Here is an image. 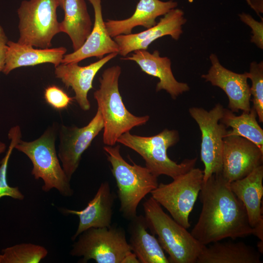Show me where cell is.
<instances>
[{
	"instance_id": "cell-18",
	"label": "cell",
	"mask_w": 263,
	"mask_h": 263,
	"mask_svg": "<svg viewBox=\"0 0 263 263\" xmlns=\"http://www.w3.org/2000/svg\"><path fill=\"white\" fill-rule=\"evenodd\" d=\"M114 198L109 182L105 181L101 184L94 197L83 209H63V213L79 217L78 227L72 240L75 241L81 233L92 227H111Z\"/></svg>"
},
{
	"instance_id": "cell-17",
	"label": "cell",
	"mask_w": 263,
	"mask_h": 263,
	"mask_svg": "<svg viewBox=\"0 0 263 263\" xmlns=\"http://www.w3.org/2000/svg\"><path fill=\"white\" fill-rule=\"evenodd\" d=\"M133 52L131 56L121 59L135 62L143 72L157 77L159 81L156 85V92L165 90L172 98L175 99L189 90L188 84L177 81L171 70L170 60L168 57L161 56L158 51L150 53L147 50H138Z\"/></svg>"
},
{
	"instance_id": "cell-12",
	"label": "cell",
	"mask_w": 263,
	"mask_h": 263,
	"mask_svg": "<svg viewBox=\"0 0 263 263\" xmlns=\"http://www.w3.org/2000/svg\"><path fill=\"white\" fill-rule=\"evenodd\" d=\"M263 161V151L253 142L237 135L225 137L221 174L228 182L246 176Z\"/></svg>"
},
{
	"instance_id": "cell-25",
	"label": "cell",
	"mask_w": 263,
	"mask_h": 263,
	"mask_svg": "<svg viewBox=\"0 0 263 263\" xmlns=\"http://www.w3.org/2000/svg\"><path fill=\"white\" fill-rule=\"evenodd\" d=\"M255 109L251 108L249 112H243L240 115H235L229 109L224 108L220 122L226 128L225 136L237 135L245 138L255 143L263 151V130L257 120Z\"/></svg>"
},
{
	"instance_id": "cell-19",
	"label": "cell",
	"mask_w": 263,
	"mask_h": 263,
	"mask_svg": "<svg viewBox=\"0 0 263 263\" xmlns=\"http://www.w3.org/2000/svg\"><path fill=\"white\" fill-rule=\"evenodd\" d=\"M177 5V3L173 0H139L131 17L122 20L107 19L105 26L112 38L121 35H129L136 26L148 29L154 26L158 17L165 15Z\"/></svg>"
},
{
	"instance_id": "cell-31",
	"label": "cell",
	"mask_w": 263,
	"mask_h": 263,
	"mask_svg": "<svg viewBox=\"0 0 263 263\" xmlns=\"http://www.w3.org/2000/svg\"><path fill=\"white\" fill-rule=\"evenodd\" d=\"M8 41V38L4 29L0 25V72H2L4 67Z\"/></svg>"
},
{
	"instance_id": "cell-4",
	"label": "cell",
	"mask_w": 263,
	"mask_h": 263,
	"mask_svg": "<svg viewBox=\"0 0 263 263\" xmlns=\"http://www.w3.org/2000/svg\"><path fill=\"white\" fill-rule=\"evenodd\" d=\"M103 149L116 182L119 211L131 220L136 216L137 208L142 200L157 187V177L146 167L127 162L121 155L119 145L105 146Z\"/></svg>"
},
{
	"instance_id": "cell-5",
	"label": "cell",
	"mask_w": 263,
	"mask_h": 263,
	"mask_svg": "<svg viewBox=\"0 0 263 263\" xmlns=\"http://www.w3.org/2000/svg\"><path fill=\"white\" fill-rule=\"evenodd\" d=\"M58 127L54 124L49 126L38 138L32 141L20 140L15 149L24 153L33 165L32 174L36 180L43 181L42 189L45 192L57 189L65 197L71 196L73 190L70 180L60 164L55 141Z\"/></svg>"
},
{
	"instance_id": "cell-11",
	"label": "cell",
	"mask_w": 263,
	"mask_h": 263,
	"mask_svg": "<svg viewBox=\"0 0 263 263\" xmlns=\"http://www.w3.org/2000/svg\"><path fill=\"white\" fill-rule=\"evenodd\" d=\"M103 127V118L97 109L94 117L84 127L61 125L58 128L59 143L57 155L70 181L78 167L83 153Z\"/></svg>"
},
{
	"instance_id": "cell-6",
	"label": "cell",
	"mask_w": 263,
	"mask_h": 263,
	"mask_svg": "<svg viewBox=\"0 0 263 263\" xmlns=\"http://www.w3.org/2000/svg\"><path fill=\"white\" fill-rule=\"evenodd\" d=\"M179 140L178 131L165 129L151 136L134 135L128 132L121 135L117 142L142 156L146 167L155 176L165 175L174 179L195 168L197 161V158L186 159L178 164L169 157L168 149Z\"/></svg>"
},
{
	"instance_id": "cell-27",
	"label": "cell",
	"mask_w": 263,
	"mask_h": 263,
	"mask_svg": "<svg viewBox=\"0 0 263 263\" xmlns=\"http://www.w3.org/2000/svg\"><path fill=\"white\" fill-rule=\"evenodd\" d=\"M8 135L10 140V145L5 156L0 162V199L4 196H8L22 200L24 196L19 188L9 186L7 181V165L10 157L16 145L21 140V132L19 126H16L11 128Z\"/></svg>"
},
{
	"instance_id": "cell-9",
	"label": "cell",
	"mask_w": 263,
	"mask_h": 263,
	"mask_svg": "<svg viewBox=\"0 0 263 263\" xmlns=\"http://www.w3.org/2000/svg\"><path fill=\"white\" fill-rule=\"evenodd\" d=\"M203 178V170L194 168L169 183L158 184L150 192L151 197L176 222L188 229L190 226L189 215L202 188Z\"/></svg>"
},
{
	"instance_id": "cell-32",
	"label": "cell",
	"mask_w": 263,
	"mask_h": 263,
	"mask_svg": "<svg viewBox=\"0 0 263 263\" xmlns=\"http://www.w3.org/2000/svg\"><path fill=\"white\" fill-rule=\"evenodd\" d=\"M121 263H140L135 254L129 251L124 257Z\"/></svg>"
},
{
	"instance_id": "cell-33",
	"label": "cell",
	"mask_w": 263,
	"mask_h": 263,
	"mask_svg": "<svg viewBox=\"0 0 263 263\" xmlns=\"http://www.w3.org/2000/svg\"><path fill=\"white\" fill-rule=\"evenodd\" d=\"M253 228L254 229V235L263 241V222L259 223Z\"/></svg>"
},
{
	"instance_id": "cell-2",
	"label": "cell",
	"mask_w": 263,
	"mask_h": 263,
	"mask_svg": "<svg viewBox=\"0 0 263 263\" xmlns=\"http://www.w3.org/2000/svg\"><path fill=\"white\" fill-rule=\"evenodd\" d=\"M121 73L118 65L106 69L99 78V87L94 93L103 120V141L107 146L115 145L121 135L145 124L150 118L149 115H134L126 108L118 87Z\"/></svg>"
},
{
	"instance_id": "cell-26",
	"label": "cell",
	"mask_w": 263,
	"mask_h": 263,
	"mask_svg": "<svg viewBox=\"0 0 263 263\" xmlns=\"http://www.w3.org/2000/svg\"><path fill=\"white\" fill-rule=\"evenodd\" d=\"M47 254L48 251L42 246L23 243L3 249L0 263H38Z\"/></svg>"
},
{
	"instance_id": "cell-1",
	"label": "cell",
	"mask_w": 263,
	"mask_h": 263,
	"mask_svg": "<svg viewBox=\"0 0 263 263\" xmlns=\"http://www.w3.org/2000/svg\"><path fill=\"white\" fill-rule=\"evenodd\" d=\"M229 183L221 173L213 174L203 184L199 193L202 209L190 233L204 245L254 234L246 209Z\"/></svg>"
},
{
	"instance_id": "cell-35",
	"label": "cell",
	"mask_w": 263,
	"mask_h": 263,
	"mask_svg": "<svg viewBox=\"0 0 263 263\" xmlns=\"http://www.w3.org/2000/svg\"><path fill=\"white\" fill-rule=\"evenodd\" d=\"M258 249H259V252L260 253H263V241H260L258 244Z\"/></svg>"
},
{
	"instance_id": "cell-34",
	"label": "cell",
	"mask_w": 263,
	"mask_h": 263,
	"mask_svg": "<svg viewBox=\"0 0 263 263\" xmlns=\"http://www.w3.org/2000/svg\"><path fill=\"white\" fill-rule=\"evenodd\" d=\"M6 147L5 144L0 141V154L5 151Z\"/></svg>"
},
{
	"instance_id": "cell-36",
	"label": "cell",
	"mask_w": 263,
	"mask_h": 263,
	"mask_svg": "<svg viewBox=\"0 0 263 263\" xmlns=\"http://www.w3.org/2000/svg\"><path fill=\"white\" fill-rule=\"evenodd\" d=\"M59 4V7H60L61 8H62L63 6V0H58Z\"/></svg>"
},
{
	"instance_id": "cell-22",
	"label": "cell",
	"mask_w": 263,
	"mask_h": 263,
	"mask_svg": "<svg viewBox=\"0 0 263 263\" xmlns=\"http://www.w3.org/2000/svg\"><path fill=\"white\" fill-rule=\"evenodd\" d=\"M145 216L139 215L131 220L129 244L140 263H169L168 258L158 240L148 231Z\"/></svg>"
},
{
	"instance_id": "cell-3",
	"label": "cell",
	"mask_w": 263,
	"mask_h": 263,
	"mask_svg": "<svg viewBox=\"0 0 263 263\" xmlns=\"http://www.w3.org/2000/svg\"><path fill=\"white\" fill-rule=\"evenodd\" d=\"M148 227L169 255L171 263H196L206 245H203L172 218L151 196L143 204Z\"/></svg>"
},
{
	"instance_id": "cell-10",
	"label": "cell",
	"mask_w": 263,
	"mask_h": 263,
	"mask_svg": "<svg viewBox=\"0 0 263 263\" xmlns=\"http://www.w3.org/2000/svg\"><path fill=\"white\" fill-rule=\"evenodd\" d=\"M224 110L220 103L209 111L200 107H191L188 110L201 132L200 155L205 166L203 183L213 174L222 171L224 139L227 131L220 122Z\"/></svg>"
},
{
	"instance_id": "cell-21",
	"label": "cell",
	"mask_w": 263,
	"mask_h": 263,
	"mask_svg": "<svg viewBox=\"0 0 263 263\" xmlns=\"http://www.w3.org/2000/svg\"><path fill=\"white\" fill-rule=\"evenodd\" d=\"M263 180V166L261 165L244 178L229 183L233 192L243 203L249 223L253 228L263 222L261 207Z\"/></svg>"
},
{
	"instance_id": "cell-8",
	"label": "cell",
	"mask_w": 263,
	"mask_h": 263,
	"mask_svg": "<svg viewBox=\"0 0 263 263\" xmlns=\"http://www.w3.org/2000/svg\"><path fill=\"white\" fill-rule=\"evenodd\" d=\"M78 236L70 254L82 257L81 263L92 259L97 263H121L131 251L125 231L120 227H92Z\"/></svg>"
},
{
	"instance_id": "cell-15",
	"label": "cell",
	"mask_w": 263,
	"mask_h": 263,
	"mask_svg": "<svg viewBox=\"0 0 263 263\" xmlns=\"http://www.w3.org/2000/svg\"><path fill=\"white\" fill-rule=\"evenodd\" d=\"M117 55L116 53H111L85 66H80L78 63H60L55 67V75L67 88H72L75 94L74 98L80 108L84 111H88L91 105L88 94L93 88V82L95 75L104 65Z\"/></svg>"
},
{
	"instance_id": "cell-13",
	"label": "cell",
	"mask_w": 263,
	"mask_h": 263,
	"mask_svg": "<svg viewBox=\"0 0 263 263\" xmlns=\"http://www.w3.org/2000/svg\"><path fill=\"white\" fill-rule=\"evenodd\" d=\"M211 66L207 74L202 77L213 86L222 89L228 98V107L233 113L240 110L249 112L251 109L250 87L247 83V72L238 74L223 67L217 56L211 54Z\"/></svg>"
},
{
	"instance_id": "cell-16",
	"label": "cell",
	"mask_w": 263,
	"mask_h": 263,
	"mask_svg": "<svg viewBox=\"0 0 263 263\" xmlns=\"http://www.w3.org/2000/svg\"><path fill=\"white\" fill-rule=\"evenodd\" d=\"M88 0L92 5L94 13L92 31L83 45L78 50L65 54L61 63H78L91 57L100 59L111 53L118 54V46L109 35L103 19L101 0Z\"/></svg>"
},
{
	"instance_id": "cell-20",
	"label": "cell",
	"mask_w": 263,
	"mask_h": 263,
	"mask_svg": "<svg viewBox=\"0 0 263 263\" xmlns=\"http://www.w3.org/2000/svg\"><path fill=\"white\" fill-rule=\"evenodd\" d=\"M5 65L2 72L8 75L12 70L24 66L50 63L56 67L61 63L66 48L36 49L33 46L8 40Z\"/></svg>"
},
{
	"instance_id": "cell-28",
	"label": "cell",
	"mask_w": 263,
	"mask_h": 263,
	"mask_svg": "<svg viewBox=\"0 0 263 263\" xmlns=\"http://www.w3.org/2000/svg\"><path fill=\"white\" fill-rule=\"evenodd\" d=\"M248 78L250 79L252 86L250 87L251 95L253 99V107L257 113L259 121L263 122V62L253 61L250 65L249 72H247Z\"/></svg>"
},
{
	"instance_id": "cell-29",
	"label": "cell",
	"mask_w": 263,
	"mask_h": 263,
	"mask_svg": "<svg viewBox=\"0 0 263 263\" xmlns=\"http://www.w3.org/2000/svg\"><path fill=\"white\" fill-rule=\"evenodd\" d=\"M44 96L46 101L56 110L66 109L74 98L54 85L49 86L45 89Z\"/></svg>"
},
{
	"instance_id": "cell-23",
	"label": "cell",
	"mask_w": 263,
	"mask_h": 263,
	"mask_svg": "<svg viewBox=\"0 0 263 263\" xmlns=\"http://www.w3.org/2000/svg\"><path fill=\"white\" fill-rule=\"evenodd\" d=\"M206 245L196 263H261V255L242 242L218 241Z\"/></svg>"
},
{
	"instance_id": "cell-14",
	"label": "cell",
	"mask_w": 263,
	"mask_h": 263,
	"mask_svg": "<svg viewBox=\"0 0 263 263\" xmlns=\"http://www.w3.org/2000/svg\"><path fill=\"white\" fill-rule=\"evenodd\" d=\"M186 22L183 11L172 9L164 15L156 25L143 32L113 38L119 47L118 54L125 57L136 50H147L153 41L165 36L169 35L178 40L183 33L182 26Z\"/></svg>"
},
{
	"instance_id": "cell-7",
	"label": "cell",
	"mask_w": 263,
	"mask_h": 263,
	"mask_svg": "<svg viewBox=\"0 0 263 263\" xmlns=\"http://www.w3.org/2000/svg\"><path fill=\"white\" fill-rule=\"evenodd\" d=\"M58 0H25L17 10L19 38L18 42L41 49L49 48L60 32L57 20Z\"/></svg>"
},
{
	"instance_id": "cell-24",
	"label": "cell",
	"mask_w": 263,
	"mask_h": 263,
	"mask_svg": "<svg viewBox=\"0 0 263 263\" xmlns=\"http://www.w3.org/2000/svg\"><path fill=\"white\" fill-rule=\"evenodd\" d=\"M64 17L60 22V32L70 38L74 51L78 50L90 35L93 23L84 0H63Z\"/></svg>"
},
{
	"instance_id": "cell-30",
	"label": "cell",
	"mask_w": 263,
	"mask_h": 263,
	"mask_svg": "<svg viewBox=\"0 0 263 263\" xmlns=\"http://www.w3.org/2000/svg\"><path fill=\"white\" fill-rule=\"evenodd\" d=\"M241 20L252 29L253 36L251 41L259 48L263 49V22L257 21L250 15L245 13L239 15Z\"/></svg>"
}]
</instances>
